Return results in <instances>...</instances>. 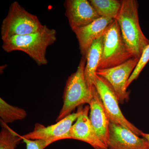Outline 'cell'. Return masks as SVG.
<instances>
[{
	"label": "cell",
	"mask_w": 149,
	"mask_h": 149,
	"mask_svg": "<svg viewBox=\"0 0 149 149\" xmlns=\"http://www.w3.org/2000/svg\"><path fill=\"white\" fill-rule=\"evenodd\" d=\"M92 91L93 97L89 104V118L97 136L107 147L109 140L110 120L95 86H93Z\"/></svg>",
	"instance_id": "7c38bea8"
},
{
	"label": "cell",
	"mask_w": 149,
	"mask_h": 149,
	"mask_svg": "<svg viewBox=\"0 0 149 149\" xmlns=\"http://www.w3.org/2000/svg\"><path fill=\"white\" fill-rule=\"evenodd\" d=\"M64 6L65 15L72 31L87 26L100 17L87 0H66Z\"/></svg>",
	"instance_id": "9c48e42d"
},
{
	"label": "cell",
	"mask_w": 149,
	"mask_h": 149,
	"mask_svg": "<svg viewBox=\"0 0 149 149\" xmlns=\"http://www.w3.org/2000/svg\"><path fill=\"white\" fill-rule=\"evenodd\" d=\"M149 61V44L144 49L137 66L133 70V73H132L128 79L126 85V89L128 88L130 84L133 82V80H136L138 78L141 71H142L145 66L146 65Z\"/></svg>",
	"instance_id": "ac0fdd59"
},
{
	"label": "cell",
	"mask_w": 149,
	"mask_h": 149,
	"mask_svg": "<svg viewBox=\"0 0 149 149\" xmlns=\"http://www.w3.org/2000/svg\"><path fill=\"white\" fill-rule=\"evenodd\" d=\"M109 130L108 149H149L146 139L121 125L110 121Z\"/></svg>",
	"instance_id": "30bf717a"
},
{
	"label": "cell",
	"mask_w": 149,
	"mask_h": 149,
	"mask_svg": "<svg viewBox=\"0 0 149 149\" xmlns=\"http://www.w3.org/2000/svg\"><path fill=\"white\" fill-rule=\"evenodd\" d=\"M141 136L143 137V138L146 139L147 141L149 143V133H142L141 134Z\"/></svg>",
	"instance_id": "ffe728a7"
},
{
	"label": "cell",
	"mask_w": 149,
	"mask_h": 149,
	"mask_svg": "<svg viewBox=\"0 0 149 149\" xmlns=\"http://www.w3.org/2000/svg\"><path fill=\"white\" fill-rule=\"evenodd\" d=\"M1 120V130L0 133V149H15L22 140L21 136Z\"/></svg>",
	"instance_id": "e0dca14e"
},
{
	"label": "cell",
	"mask_w": 149,
	"mask_h": 149,
	"mask_svg": "<svg viewBox=\"0 0 149 149\" xmlns=\"http://www.w3.org/2000/svg\"><path fill=\"white\" fill-rule=\"evenodd\" d=\"M27 115L26 111L23 109L11 105L1 98L0 99L1 120L6 124L22 120Z\"/></svg>",
	"instance_id": "2e32d148"
},
{
	"label": "cell",
	"mask_w": 149,
	"mask_h": 149,
	"mask_svg": "<svg viewBox=\"0 0 149 149\" xmlns=\"http://www.w3.org/2000/svg\"><path fill=\"white\" fill-rule=\"evenodd\" d=\"M90 106L83 108L82 113L72 125L67 139L80 140L90 144L95 149H108L97 136L88 116Z\"/></svg>",
	"instance_id": "8fae6325"
},
{
	"label": "cell",
	"mask_w": 149,
	"mask_h": 149,
	"mask_svg": "<svg viewBox=\"0 0 149 149\" xmlns=\"http://www.w3.org/2000/svg\"><path fill=\"white\" fill-rule=\"evenodd\" d=\"M133 58L123 39L119 24L114 19L103 35V48L98 69L118 66Z\"/></svg>",
	"instance_id": "5b68a950"
},
{
	"label": "cell",
	"mask_w": 149,
	"mask_h": 149,
	"mask_svg": "<svg viewBox=\"0 0 149 149\" xmlns=\"http://www.w3.org/2000/svg\"><path fill=\"white\" fill-rule=\"evenodd\" d=\"M44 25L37 16L27 11L15 1L10 6L8 13L1 26L3 41L11 37L35 33L40 31Z\"/></svg>",
	"instance_id": "277c9868"
},
{
	"label": "cell",
	"mask_w": 149,
	"mask_h": 149,
	"mask_svg": "<svg viewBox=\"0 0 149 149\" xmlns=\"http://www.w3.org/2000/svg\"><path fill=\"white\" fill-rule=\"evenodd\" d=\"M95 86L110 121L129 129L137 136H141L143 132L127 120L123 114L118 98L111 84L105 78L97 74Z\"/></svg>",
	"instance_id": "8992f818"
},
{
	"label": "cell",
	"mask_w": 149,
	"mask_h": 149,
	"mask_svg": "<svg viewBox=\"0 0 149 149\" xmlns=\"http://www.w3.org/2000/svg\"><path fill=\"white\" fill-rule=\"evenodd\" d=\"M103 48V35L93 42L86 56L84 75L87 86H95L97 70L101 59Z\"/></svg>",
	"instance_id": "5bb4252c"
},
{
	"label": "cell",
	"mask_w": 149,
	"mask_h": 149,
	"mask_svg": "<svg viewBox=\"0 0 149 149\" xmlns=\"http://www.w3.org/2000/svg\"><path fill=\"white\" fill-rule=\"evenodd\" d=\"M116 19L130 53L133 57L140 59L144 49L149 44V40L140 26L138 1L122 0L121 8Z\"/></svg>",
	"instance_id": "7a4b0ae2"
},
{
	"label": "cell",
	"mask_w": 149,
	"mask_h": 149,
	"mask_svg": "<svg viewBox=\"0 0 149 149\" xmlns=\"http://www.w3.org/2000/svg\"><path fill=\"white\" fill-rule=\"evenodd\" d=\"M22 139L26 144V149H45L52 143L50 141L42 140H32L23 138Z\"/></svg>",
	"instance_id": "d6986e66"
},
{
	"label": "cell",
	"mask_w": 149,
	"mask_h": 149,
	"mask_svg": "<svg viewBox=\"0 0 149 149\" xmlns=\"http://www.w3.org/2000/svg\"><path fill=\"white\" fill-rule=\"evenodd\" d=\"M114 20L100 17L87 26L73 30L78 40L82 56L86 58L93 42L103 35L107 27Z\"/></svg>",
	"instance_id": "4fadbf2b"
},
{
	"label": "cell",
	"mask_w": 149,
	"mask_h": 149,
	"mask_svg": "<svg viewBox=\"0 0 149 149\" xmlns=\"http://www.w3.org/2000/svg\"><path fill=\"white\" fill-rule=\"evenodd\" d=\"M139 60L133 57L118 66L97 70V74L105 78L111 85L120 104L128 101L129 99L126 84Z\"/></svg>",
	"instance_id": "52a82bcc"
},
{
	"label": "cell",
	"mask_w": 149,
	"mask_h": 149,
	"mask_svg": "<svg viewBox=\"0 0 149 149\" xmlns=\"http://www.w3.org/2000/svg\"><path fill=\"white\" fill-rule=\"evenodd\" d=\"M83 109V107L80 106L76 112L71 113L56 124L47 127L36 123L33 131L22 136L29 140L50 141L52 143L59 140L67 139L73 122L77 120Z\"/></svg>",
	"instance_id": "ba28073f"
},
{
	"label": "cell",
	"mask_w": 149,
	"mask_h": 149,
	"mask_svg": "<svg viewBox=\"0 0 149 149\" xmlns=\"http://www.w3.org/2000/svg\"><path fill=\"white\" fill-rule=\"evenodd\" d=\"M86 58L82 56L77 70L68 77L64 93L63 104L56 121L58 122L71 114L77 107L91 102L93 97L92 89L87 86L84 70Z\"/></svg>",
	"instance_id": "3957f363"
},
{
	"label": "cell",
	"mask_w": 149,
	"mask_h": 149,
	"mask_svg": "<svg viewBox=\"0 0 149 149\" xmlns=\"http://www.w3.org/2000/svg\"><path fill=\"white\" fill-rule=\"evenodd\" d=\"M91 4L100 17L115 19L120 12L122 1L90 0Z\"/></svg>",
	"instance_id": "9a60e30c"
},
{
	"label": "cell",
	"mask_w": 149,
	"mask_h": 149,
	"mask_svg": "<svg viewBox=\"0 0 149 149\" xmlns=\"http://www.w3.org/2000/svg\"><path fill=\"white\" fill-rule=\"evenodd\" d=\"M56 31L46 25L40 31L28 35L11 37L3 41L2 48L6 52H24L39 65L48 63L47 49L55 42Z\"/></svg>",
	"instance_id": "6da1fadb"
}]
</instances>
